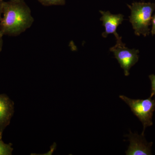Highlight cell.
<instances>
[{
	"mask_svg": "<svg viewBox=\"0 0 155 155\" xmlns=\"http://www.w3.org/2000/svg\"><path fill=\"white\" fill-rule=\"evenodd\" d=\"M45 6H63L66 4V0H37Z\"/></svg>",
	"mask_w": 155,
	"mask_h": 155,
	"instance_id": "9",
	"label": "cell"
},
{
	"mask_svg": "<svg viewBox=\"0 0 155 155\" xmlns=\"http://www.w3.org/2000/svg\"><path fill=\"white\" fill-rule=\"evenodd\" d=\"M116 43L114 46L110 48V51L114 53L120 67L124 70L125 76L129 75V71L139 60V51L136 49H129L126 47L122 41V37L119 35L115 37Z\"/></svg>",
	"mask_w": 155,
	"mask_h": 155,
	"instance_id": "4",
	"label": "cell"
},
{
	"mask_svg": "<svg viewBox=\"0 0 155 155\" xmlns=\"http://www.w3.org/2000/svg\"><path fill=\"white\" fill-rule=\"evenodd\" d=\"M151 24L152 26L150 32L153 35H155V14L153 16L152 18Z\"/></svg>",
	"mask_w": 155,
	"mask_h": 155,
	"instance_id": "11",
	"label": "cell"
},
{
	"mask_svg": "<svg viewBox=\"0 0 155 155\" xmlns=\"http://www.w3.org/2000/svg\"><path fill=\"white\" fill-rule=\"evenodd\" d=\"M5 1L4 0H0V21L2 17L3 5Z\"/></svg>",
	"mask_w": 155,
	"mask_h": 155,
	"instance_id": "12",
	"label": "cell"
},
{
	"mask_svg": "<svg viewBox=\"0 0 155 155\" xmlns=\"http://www.w3.org/2000/svg\"><path fill=\"white\" fill-rule=\"evenodd\" d=\"M4 35H3L0 32V52L2 51V48L3 46V37Z\"/></svg>",
	"mask_w": 155,
	"mask_h": 155,
	"instance_id": "13",
	"label": "cell"
},
{
	"mask_svg": "<svg viewBox=\"0 0 155 155\" xmlns=\"http://www.w3.org/2000/svg\"><path fill=\"white\" fill-rule=\"evenodd\" d=\"M34 22L31 10L24 0L4 2L0 32L4 35L17 36L30 28Z\"/></svg>",
	"mask_w": 155,
	"mask_h": 155,
	"instance_id": "1",
	"label": "cell"
},
{
	"mask_svg": "<svg viewBox=\"0 0 155 155\" xmlns=\"http://www.w3.org/2000/svg\"><path fill=\"white\" fill-rule=\"evenodd\" d=\"M14 114V103L7 95L0 94V138L3 131L10 124Z\"/></svg>",
	"mask_w": 155,
	"mask_h": 155,
	"instance_id": "6",
	"label": "cell"
},
{
	"mask_svg": "<svg viewBox=\"0 0 155 155\" xmlns=\"http://www.w3.org/2000/svg\"><path fill=\"white\" fill-rule=\"evenodd\" d=\"M153 97L146 99H132L124 95L119 96V98L128 105L134 115L136 116L143 125L144 135L146 128L153 125V114L155 110V100Z\"/></svg>",
	"mask_w": 155,
	"mask_h": 155,
	"instance_id": "3",
	"label": "cell"
},
{
	"mask_svg": "<svg viewBox=\"0 0 155 155\" xmlns=\"http://www.w3.org/2000/svg\"><path fill=\"white\" fill-rule=\"evenodd\" d=\"M11 143H5L2 138H0V155H11L14 149Z\"/></svg>",
	"mask_w": 155,
	"mask_h": 155,
	"instance_id": "8",
	"label": "cell"
},
{
	"mask_svg": "<svg viewBox=\"0 0 155 155\" xmlns=\"http://www.w3.org/2000/svg\"><path fill=\"white\" fill-rule=\"evenodd\" d=\"M100 13L102 14L100 20L102 21L103 25L105 28L102 34L103 37H107L110 34H113L115 37L118 35L116 29L124 21V16L122 14H113L109 11H100Z\"/></svg>",
	"mask_w": 155,
	"mask_h": 155,
	"instance_id": "7",
	"label": "cell"
},
{
	"mask_svg": "<svg viewBox=\"0 0 155 155\" xmlns=\"http://www.w3.org/2000/svg\"><path fill=\"white\" fill-rule=\"evenodd\" d=\"M130 145L128 149L125 152L127 155H151V148L153 143L147 141L144 135H138L137 134L130 132L127 135Z\"/></svg>",
	"mask_w": 155,
	"mask_h": 155,
	"instance_id": "5",
	"label": "cell"
},
{
	"mask_svg": "<svg viewBox=\"0 0 155 155\" xmlns=\"http://www.w3.org/2000/svg\"><path fill=\"white\" fill-rule=\"evenodd\" d=\"M151 82V90L150 96H155V75L151 74L149 76Z\"/></svg>",
	"mask_w": 155,
	"mask_h": 155,
	"instance_id": "10",
	"label": "cell"
},
{
	"mask_svg": "<svg viewBox=\"0 0 155 155\" xmlns=\"http://www.w3.org/2000/svg\"><path fill=\"white\" fill-rule=\"evenodd\" d=\"M130 10L129 21L132 24L134 33L137 36L149 35L153 12L155 11V2H134L127 5Z\"/></svg>",
	"mask_w": 155,
	"mask_h": 155,
	"instance_id": "2",
	"label": "cell"
}]
</instances>
